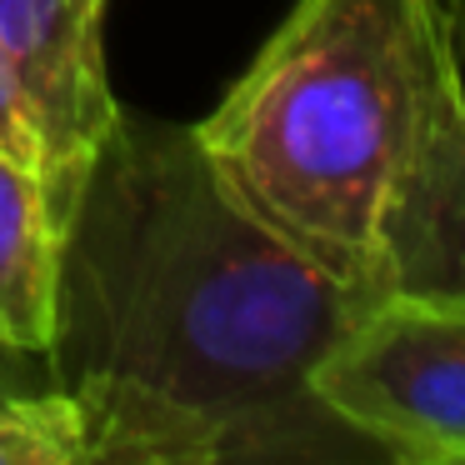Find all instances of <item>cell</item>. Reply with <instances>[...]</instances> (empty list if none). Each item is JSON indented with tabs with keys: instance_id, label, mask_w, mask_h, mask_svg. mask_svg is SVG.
<instances>
[{
	"instance_id": "cell-6",
	"label": "cell",
	"mask_w": 465,
	"mask_h": 465,
	"mask_svg": "<svg viewBox=\"0 0 465 465\" xmlns=\"http://www.w3.org/2000/svg\"><path fill=\"white\" fill-rule=\"evenodd\" d=\"M61 211L31 161L0 151V345L45 355L61 285Z\"/></svg>"
},
{
	"instance_id": "cell-2",
	"label": "cell",
	"mask_w": 465,
	"mask_h": 465,
	"mask_svg": "<svg viewBox=\"0 0 465 465\" xmlns=\"http://www.w3.org/2000/svg\"><path fill=\"white\" fill-rule=\"evenodd\" d=\"M460 111V0H295L191 135L241 211L375 301L405 185Z\"/></svg>"
},
{
	"instance_id": "cell-7",
	"label": "cell",
	"mask_w": 465,
	"mask_h": 465,
	"mask_svg": "<svg viewBox=\"0 0 465 465\" xmlns=\"http://www.w3.org/2000/svg\"><path fill=\"white\" fill-rule=\"evenodd\" d=\"M91 430L61 385L21 391L0 401V465H85Z\"/></svg>"
},
{
	"instance_id": "cell-3",
	"label": "cell",
	"mask_w": 465,
	"mask_h": 465,
	"mask_svg": "<svg viewBox=\"0 0 465 465\" xmlns=\"http://www.w3.org/2000/svg\"><path fill=\"white\" fill-rule=\"evenodd\" d=\"M311 395L385 460L465 465V301H365L311 371Z\"/></svg>"
},
{
	"instance_id": "cell-8",
	"label": "cell",
	"mask_w": 465,
	"mask_h": 465,
	"mask_svg": "<svg viewBox=\"0 0 465 465\" xmlns=\"http://www.w3.org/2000/svg\"><path fill=\"white\" fill-rule=\"evenodd\" d=\"M0 151L21 155V161H31L35 171L45 175L41 125H35V111H31V101H25V91H21V81H15L5 51H0Z\"/></svg>"
},
{
	"instance_id": "cell-4",
	"label": "cell",
	"mask_w": 465,
	"mask_h": 465,
	"mask_svg": "<svg viewBox=\"0 0 465 465\" xmlns=\"http://www.w3.org/2000/svg\"><path fill=\"white\" fill-rule=\"evenodd\" d=\"M0 51L45 141V185L71 211L121 105L105 71V0H0Z\"/></svg>"
},
{
	"instance_id": "cell-1",
	"label": "cell",
	"mask_w": 465,
	"mask_h": 465,
	"mask_svg": "<svg viewBox=\"0 0 465 465\" xmlns=\"http://www.w3.org/2000/svg\"><path fill=\"white\" fill-rule=\"evenodd\" d=\"M361 305L225 195L191 125L121 111L65 211L45 365L91 460L331 455V435L361 440L311 371Z\"/></svg>"
},
{
	"instance_id": "cell-5",
	"label": "cell",
	"mask_w": 465,
	"mask_h": 465,
	"mask_svg": "<svg viewBox=\"0 0 465 465\" xmlns=\"http://www.w3.org/2000/svg\"><path fill=\"white\" fill-rule=\"evenodd\" d=\"M381 295L465 301V111L415 165L385 241Z\"/></svg>"
},
{
	"instance_id": "cell-10",
	"label": "cell",
	"mask_w": 465,
	"mask_h": 465,
	"mask_svg": "<svg viewBox=\"0 0 465 465\" xmlns=\"http://www.w3.org/2000/svg\"><path fill=\"white\" fill-rule=\"evenodd\" d=\"M460 35H465V0H460Z\"/></svg>"
},
{
	"instance_id": "cell-9",
	"label": "cell",
	"mask_w": 465,
	"mask_h": 465,
	"mask_svg": "<svg viewBox=\"0 0 465 465\" xmlns=\"http://www.w3.org/2000/svg\"><path fill=\"white\" fill-rule=\"evenodd\" d=\"M41 385H51L45 355H25V351L0 345V401H11V395H21V391H41Z\"/></svg>"
}]
</instances>
